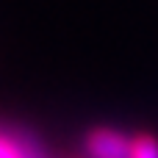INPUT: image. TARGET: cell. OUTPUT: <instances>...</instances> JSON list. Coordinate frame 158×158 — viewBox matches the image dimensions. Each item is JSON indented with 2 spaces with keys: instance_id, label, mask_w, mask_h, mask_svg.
<instances>
[{
  "instance_id": "6da1fadb",
  "label": "cell",
  "mask_w": 158,
  "mask_h": 158,
  "mask_svg": "<svg viewBox=\"0 0 158 158\" xmlns=\"http://www.w3.org/2000/svg\"><path fill=\"white\" fill-rule=\"evenodd\" d=\"M133 136H125L114 128H94L86 136V156L89 158H131Z\"/></svg>"
},
{
  "instance_id": "7a4b0ae2",
  "label": "cell",
  "mask_w": 158,
  "mask_h": 158,
  "mask_svg": "<svg viewBox=\"0 0 158 158\" xmlns=\"http://www.w3.org/2000/svg\"><path fill=\"white\" fill-rule=\"evenodd\" d=\"M0 158H44L39 144L22 133L0 131Z\"/></svg>"
},
{
  "instance_id": "3957f363",
  "label": "cell",
  "mask_w": 158,
  "mask_h": 158,
  "mask_svg": "<svg viewBox=\"0 0 158 158\" xmlns=\"http://www.w3.org/2000/svg\"><path fill=\"white\" fill-rule=\"evenodd\" d=\"M131 158H158V139L150 133H139L133 136V150Z\"/></svg>"
}]
</instances>
